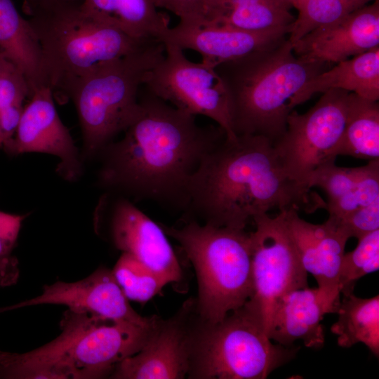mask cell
<instances>
[{"label":"cell","instance_id":"4dcf8cb0","mask_svg":"<svg viewBox=\"0 0 379 379\" xmlns=\"http://www.w3.org/2000/svg\"><path fill=\"white\" fill-rule=\"evenodd\" d=\"M159 8H165L179 18V23L201 26L209 22L213 0H155Z\"/></svg>","mask_w":379,"mask_h":379},{"label":"cell","instance_id":"30bf717a","mask_svg":"<svg viewBox=\"0 0 379 379\" xmlns=\"http://www.w3.org/2000/svg\"><path fill=\"white\" fill-rule=\"evenodd\" d=\"M164 46V56L148 74L145 88L183 112L208 117L226 138L234 139L227 92L215 69L190 60L174 44Z\"/></svg>","mask_w":379,"mask_h":379},{"label":"cell","instance_id":"9c48e42d","mask_svg":"<svg viewBox=\"0 0 379 379\" xmlns=\"http://www.w3.org/2000/svg\"><path fill=\"white\" fill-rule=\"evenodd\" d=\"M348 91L331 89L304 114L293 110L286 128L273 145L291 178L308 187L313 173L324 164L335 161L332 153L346 124Z\"/></svg>","mask_w":379,"mask_h":379},{"label":"cell","instance_id":"44dd1931","mask_svg":"<svg viewBox=\"0 0 379 379\" xmlns=\"http://www.w3.org/2000/svg\"><path fill=\"white\" fill-rule=\"evenodd\" d=\"M81 8L136 39L161 41L170 27L169 16L159 11L155 0H81Z\"/></svg>","mask_w":379,"mask_h":379},{"label":"cell","instance_id":"277c9868","mask_svg":"<svg viewBox=\"0 0 379 379\" xmlns=\"http://www.w3.org/2000/svg\"><path fill=\"white\" fill-rule=\"evenodd\" d=\"M164 54V44L151 41L128 55L99 64L71 84L65 97L72 100L78 114L83 160L98 156L130 125L139 110L140 88Z\"/></svg>","mask_w":379,"mask_h":379},{"label":"cell","instance_id":"7402d4cb","mask_svg":"<svg viewBox=\"0 0 379 379\" xmlns=\"http://www.w3.org/2000/svg\"><path fill=\"white\" fill-rule=\"evenodd\" d=\"M0 53L24 75L30 96L47 86L39 41L13 0H0Z\"/></svg>","mask_w":379,"mask_h":379},{"label":"cell","instance_id":"7c38bea8","mask_svg":"<svg viewBox=\"0 0 379 379\" xmlns=\"http://www.w3.org/2000/svg\"><path fill=\"white\" fill-rule=\"evenodd\" d=\"M95 228L117 250L135 257L168 283L181 279L180 263L161 225L129 199L106 192L96 208Z\"/></svg>","mask_w":379,"mask_h":379},{"label":"cell","instance_id":"5b68a950","mask_svg":"<svg viewBox=\"0 0 379 379\" xmlns=\"http://www.w3.org/2000/svg\"><path fill=\"white\" fill-rule=\"evenodd\" d=\"M67 0L29 15L41 47L46 85L65 96L71 84L100 63L128 55L154 40L133 38L98 21Z\"/></svg>","mask_w":379,"mask_h":379},{"label":"cell","instance_id":"d6986e66","mask_svg":"<svg viewBox=\"0 0 379 379\" xmlns=\"http://www.w3.org/2000/svg\"><path fill=\"white\" fill-rule=\"evenodd\" d=\"M331 313L333 311L318 288L307 286L291 291L275 306L268 336L286 347L301 340L307 347L321 348L325 343L321 321L325 314Z\"/></svg>","mask_w":379,"mask_h":379},{"label":"cell","instance_id":"e575fe53","mask_svg":"<svg viewBox=\"0 0 379 379\" xmlns=\"http://www.w3.org/2000/svg\"><path fill=\"white\" fill-rule=\"evenodd\" d=\"M284 1L288 3L290 6H291V7H293L295 9H298L301 0H284Z\"/></svg>","mask_w":379,"mask_h":379},{"label":"cell","instance_id":"2e32d148","mask_svg":"<svg viewBox=\"0 0 379 379\" xmlns=\"http://www.w3.org/2000/svg\"><path fill=\"white\" fill-rule=\"evenodd\" d=\"M182 312L167 321L159 319L147 342L136 354L119 363L110 378L180 379L188 375L194 327Z\"/></svg>","mask_w":379,"mask_h":379},{"label":"cell","instance_id":"8fae6325","mask_svg":"<svg viewBox=\"0 0 379 379\" xmlns=\"http://www.w3.org/2000/svg\"><path fill=\"white\" fill-rule=\"evenodd\" d=\"M285 211L273 218L268 213L255 216V230L250 233L253 293L247 302L261 318L267 335L279 299L308 286L307 273L288 229Z\"/></svg>","mask_w":379,"mask_h":379},{"label":"cell","instance_id":"d4e9b609","mask_svg":"<svg viewBox=\"0 0 379 379\" xmlns=\"http://www.w3.org/2000/svg\"><path fill=\"white\" fill-rule=\"evenodd\" d=\"M333 157L351 156L363 159H379V105L349 93L347 117L343 135Z\"/></svg>","mask_w":379,"mask_h":379},{"label":"cell","instance_id":"ffe728a7","mask_svg":"<svg viewBox=\"0 0 379 379\" xmlns=\"http://www.w3.org/2000/svg\"><path fill=\"white\" fill-rule=\"evenodd\" d=\"M341 89L378 101L379 99V46L336 63L307 81L293 99L294 107L317 93Z\"/></svg>","mask_w":379,"mask_h":379},{"label":"cell","instance_id":"4316f807","mask_svg":"<svg viewBox=\"0 0 379 379\" xmlns=\"http://www.w3.org/2000/svg\"><path fill=\"white\" fill-rule=\"evenodd\" d=\"M112 271L128 300L145 303L168 284L164 277L126 253H121Z\"/></svg>","mask_w":379,"mask_h":379},{"label":"cell","instance_id":"ba28073f","mask_svg":"<svg viewBox=\"0 0 379 379\" xmlns=\"http://www.w3.org/2000/svg\"><path fill=\"white\" fill-rule=\"evenodd\" d=\"M159 319L142 326L67 310L60 334L36 349L38 367L45 378H109L119 363L143 347Z\"/></svg>","mask_w":379,"mask_h":379},{"label":"cell","instance_id":"ac0fdd59","mask_svg":"<svg viewBox=\"0 0 379 379\" xmlns=\"http://www.w3.org/2000/svg\"><path fill=\"white\" fill-rule=\"evenodd\" d=\"M291 28L267 32H250L220 24L201 26L178 23L169 27L161 41L182 50H192L201 62L215 68L221 63L237 60L270 48L284 40Z\"/></svg>","mask_w":379,"mask_h":379},{"label":"cell","instance_id":"836d02e7","mask_svg":"<svg viewBox=\"0 0 379 379\" xmlns=\"http://www.w3.org/2000/svg\"><path fill=\"white\" fill-rule=\"evenodd\" d=\"M11 62L0 53V74Z\"/></svg>","mask_w":379,"mask_h":379},{"label":"cell","instance_id":"6da1fadb","mask_svg":"<svg viewBox=\"0 0 379 379\" xmlns=\"http://www.w3.org/2000/svg\"><path fill=\"white\" fill-rule=\"evenodd\" d=\"M139 103L123 138L98 154V184L107 192L129 199L185 211L192 176L225 133L219 126H200L195 116L147 89Z\"/></svg>","mask_w":379,"mask_h":379},{"label":"cell","instance_id":"d6a6232c","mask_svg":"<svg viewBox=\"0 0 379 379\" xmlns=\"http://www.w3.org/2000/svg\"><path fill=\"white\" fill-rule=\"evenodd\" d=\"M67 0H23L22 9L27 15Z\"/></svg>","mask_w":379,"mask_h":379},{"label":"cell","instance_id":"603a6c76","mask_svg":"<svg viewBox=\"0 0 379 379\" xmlns=\"http://www.w3.org/2000/svg\"><path fill=\"white\" fill-rule=\"evenodd\" d=\"M211 24L231 26L250 32H267L292 27V8L284 0H213Z\"/></svg>","mask_w":379,"mask_h":379},{"label":"cell","instance_id":"484cf974","mask_svg":"<svg viewBox=\"0 0 379 379\" xmlns=\"http://www.w3.org/2000/svg\"><path fill=\"white\" fill-rule=\"evenodd\" d=\"M359 168H345L331 161L319 167L308 181V187H318L327 194L325 209L329 217L342 220L359 208L357 180Z\"/></svg>","mask_w":379,"mask_h":379},{"label":"cell","instance_id":"3957f363","mask_svg":"<svg viewBox=\"0 0 379 379\" xmlns=\"http://www.w3.org/2000/svg\"><path fill=\"white\" fill-rule=\"evenodd\" d=\"M326 66L298 58L288 38L216 66L227 92L234 134L261 135L274 144L286 130L298 91Z\"/></svg>","mask_w":379,"mask_h":379},{"label":"cell","instance_id":"f1b7e54d","mask_svg":"<svg viewBox=\"0 0 379 379\" xmlns=\"http://www.w3.org/2000/svg\"><path fill=\"white\" fill-rule=\"evenodd\" d=\"M379 269V229L361 238L355 248L345 253L339 273L341 295L353 293L356 282Z\"/></svg>","mask_w":379,"mask_h":379},{"label":"cell","instance_id":"cb8c5ba5","mask_svg":"<svg viewBox=\"0 0 379 379\" xmlns=\"http://www.w3.org/2000/svg\"><path fill=\"white\" fill-rule=\"evenodd\" d=\"M336 314L337 321L331 331L337 336L338 345L350 348L362 343L379 356V296L364 298L353 293L342 295Z\"/></svg>","mask_w":379,"mask_h":379},{"label":"cell","instance_id":"9a60e30c","mask_svg":"<svg viewBox=\"0 0 379 379\" xmlns=\"http://www.w3.org/2000/svg\"><path fill=\"white\" fill-rule=\"evenodd\" d=\"M285 218L302 266L314 278L317 288L336 313L341 296L339 273L348 234L330 217L322 224H313L291 208L285 211Z\"/></svg>","mask_w":379,"mask_h":379},{"label":"cell","instance_id":"5bb4252c","mask_svg":"<svg viewBox=\"0 0 379 379\" xmlns=\"http://www.w3.org/2000/svg\"><path fill=\"white\" fill-rule=\"evenodd\" d=\"M39 305H64L73 312L142 326L152 324L158 317H144L137 313L130 305L112 271L106 267H100L79 281H58L46 285L40 295L1 307L0 313Z\"/></svg>","mask_w":379,"mask_h":379},{"label":"cell","instance_id":"4fadbf2b","mask_svg":"<svg viewBox=\"0 0 379 379\" xmlns=\"http://www.w3.org/2000/svg\"><path fill=\"white\" fill-rule=\"evenodd\" d=\"M30 98L13 138L2 148L13 156L29 152L55 156L60 159L56 170L59 175L68 181L77 180L81 175L84 160L57 112L51 88L43 86Z\"/></svg>","mask_w":379,"mask_h":379},{"label":"cell","instance_id":"52a82bcc","mask_svg":"<svg viewBox=\"0 0 379 379\" xmlns=\"http://www.w3.org/2000/svg\"><path fill=\"white\" fill-rule=\"evenodd\" d=\"M299 348L272 341L261 318L246 302L218 322L200 319L194 328L188 375L201 379H265L294 359Z\"/></svg>","mask_w":379,"mask_h":379},{"label":"cell","instance_id":"8992f818","mask_svg":"<svg viewBox=\"0 0 379 379\" xmlns=\"http://www.w3.org/2000/svg\"><path fill=\"white\" fill-rule=\"evenodd\" d=\"M180 244L195 269L201 320L215 323L253 295L250 233L190 219L179 226L161 224Z\"/></svg>","mask_w":379,"mask_h":379},{"label":"cell","instance_id":"e0dca14e","mask_svg":"<svg viewBox=\"0 0 379 379\" xmlns=\"http://www.w3.org/2000/svg\"><path fill=\"white\" fill-rule=\"evenodd\" d=\"M379 46V1L330 24L320 26L292 44L299 58L329 65Z\"/></svg>","mask_w":379,"mask_h":379},{"label":"cell","instance_id":"7a4b0ae2","mask_svg":"<svg viewBox=\"0 0 379 379\" xmlns=\"http://www.w3.org/2000/svg\"><path fill=\"white\" fill-rule=\"evenodd\" d=\"M326 205L289 176L268 138L241 135L225 137L206 155L190 182L185 211L203 223L245 230L274 208L313 213Z\"/></svg>","mask_w":379,"mask_h":379},{"label":"cell","instance_id":"83f0119b","mask_svg":"<svg viewBox=\"0 0 379 379\" xmlns=\"http://www.w3.org/2000/svg\"><path fill=\"white\" fill-rule=\"evenodd\" d=\"M375 0H301L288 39L293 44L312 30L333 22Z\"/></svg>","mask_w":379,"mask_h":379},{"label":"cell","instance_id":"f546056e","mask_svg":"<svg viewBox=\"0 0 379 379\" xmlns=\"http://www.w3.org/2000/svg\"><path fill=\"white\" fill-rule=\"evenodd\" d=\"M25 215L0 211V287L14 285L18 280V260L13 255Z\"/></svg>","mask_w":379,"mask_h":379},{"label":"cell","instance_id":"1f68e13d","mask_svg":"<svg viewBox=\"0 0 379 379\" xmlns=\"http://www.w3.org/2000/svg\"><path fill=\"white\" fill-rule=\"evenodd\" d=\"M337 221L345 228L350 238L358 239L379 229V204L359 208L343 220Z\"/></svg>","mask_w":379,"mask_h":379}]
</instances>
